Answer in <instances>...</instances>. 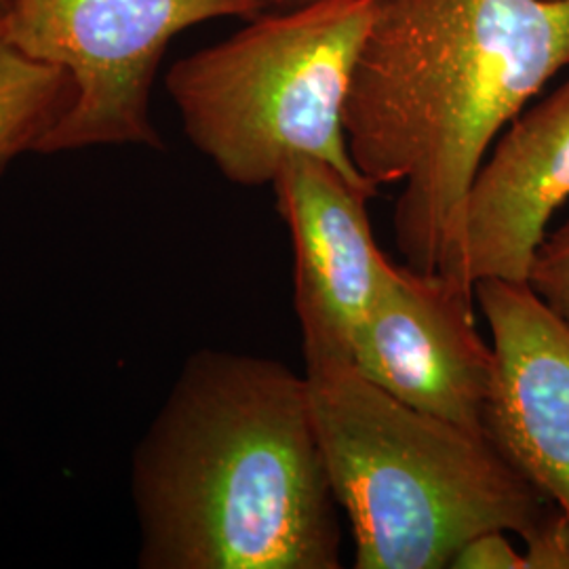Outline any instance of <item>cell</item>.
I'll list each match as a JSON object with an SVG mask.
<instances>
[{
	"label": "cell",
	"mask_w": 569,
	"mask_h": 569,
	"mask_svg": "<svg viewBox=\"0 0 569 569\" xmlns=\"http://www.w3.org/2000/svg\"><path fill=\"white\" fill-rule=\"evenodd\" d=\"M569 68V0H376L345 103L367 180L401 183L406 266L462 274L468 186L498 136Z\"/></svg>",
	"instance_id": "cell-1"
},
{
	"label": "cell",
	"mask_w": 569,
	"mask_h": 569,
	"mask_svg": "<svg viewBox=\"0 0 569 569\" xmlns=\"http://www.w3.org/2000/svg\"><path fill=\"white\" fill-rule=\"evenodd\" d=\"M142 569H340V505L305 376L192 352L131 456Z\"/></svg>",
	"instance_id": "cell-2"
},
{
	"label": "cell",
	"mask_w": 569,
	"mask_h": 569,
	"mask_svg": "<svg viewBox=\"0 0 569 569\" xmlns=\"http://www.w3.org/2000/svg\"><path fill=\"white\" fill-rule=\"evenodd\" d=\"M357 569H448L477 533L521 540L557 509L486 430L422 413L352 366L306 367Z\"/></svg>",
	"instance_id": "cell-3"
},
{
	"label": "cell",
	"mask_w": 569,
	"mask_h": 569,
	"mask_svg": "<svg viewBox=\"0 0 569 569\" xmlns=\"http://www.w3.org/2000/svg\"><path fill=\"white\" fill-rule=\"evenodd\" d=\"M373 2L270 9L176 61L164 84L186 138L237 186H270L289 159L310 157L378 194L345 133L348 84Z\"/></svg>",
	"instance_id": "cell-4"
},
{
	"label": "cell",
	"mask_w": 569,
	"mask_h": 569,
	"mask_svg": "<svg viewBox=\"0 0 569 569\" xmlns=\"http://www.w3.org/2000/svg\"><path fill=\"white\" fill-rule=\"evenodd\" d=\"M264 11L268 0H9L7 37L28 58L68 72L74 87L37 154L98 146L163 150L150 98L167 44L190 26Z\"/></svg>",
	"instance_id": "cell-5"
},
{
	"label": "cell",
	"mask_w": 569,
	"mask_h": 569,
	"mask_svg": "<svg viewBox=\"0 0 569 569\" xmlns=\"http://www.w3.org/2000/svg\"><path fill=\"white\" fill-rule=\"evenodd\" d=\"M475 291L392 264L352 348V367L397 401L486 430L496 357L475 317Z\"/></svg>",
	"instance_id": "cell-6"
},
{
	"label": "cell",
	"mask_w": 569,
	"mask_h": 569,
	"mask_svg": "<svg viewBox=\"0 0 569 569\" xmlns=\"http://www.w3.org/2000/svg\"><path fill=\"white\" fill-rule=\"evenodd\" d=\"M270 186L293 243L306 367L352 366L357 333L395 264L369 222L376 192L310 157L289 159Z\"/></svg>",
	"instance_id": "cell-7"
},
{
	"label": "cell",
	"mask_w": 569,
	"mask_h": 569,
	"mask_svg": "<svg viewBox=\"0 0 569 569\" xmlns=\"http://www.w3.org/2000/svg\"><path fill=\"white\" fill-rule=\"evenodd\" d=\"M475 300L496 357L486 432L569 517V326L529 283L486 279Z\"/></svg>",
	"instance_id": "cell-8"
},
{
	"label": "cell",
	"mask_w": 569,
	"mask_h": 569,
	"mask_svg": "<svg viewBox=\"0 0 569 569\" xmlns=\"http://www.w3.org/2000/svg\"><path fill=\"white\" fill-rule=\"evenodd\" d=\"M568 201L569 77L509 122L468 186L465 281L528 283L550 220Z\"/></svg>",
	"instance_id": "cell-9"
},
{
	"label": "cell",
	"mask_w": 569,
	"mask_h": 569,
	"mask_svg": "<svg viewBox=\"0 0 569 569\" xmlns=\"http://www.w3.org/2000/svg\"><path fill=\"white\" fill-rule=\"evenodd\" d=\"M74 100V87L58 66L28 58L0 20V176L42 140Z\"/></svg>",
	"instance_id": "cell-10"
},
{
	"label": "cell",
	"mask_w": 569,
	"mask_h": 569,
	"mask_svg": "<svg viewBox=\"0 0 569 569\" xmlns=\"http://www.w3.org/2000/svg\"><path fill=\"white\" fill-rule=\"evenodd\" d=\"M528 283L536 296L569 326V220L545 237Z\"/></svg>",
	"instance_id": "cell-11"
},
{
	"label": "cell",
	"mask_w": 569,
	"mask_h": 569,
	"mask_svg": "<svg viewBox=\"0 0 569 569\" xmlns=\"http://www.w3.org/2000/svg\"><path fill=\"white\" fill-rule=\"evenodd\" d=\"M523 569H569V517L552 510L523 538Z\"/></svg>",
	"instance_id": "cell-12"
},
{
	"label": "cell",
	"mask_w": 569,
	"mask_h": 569,
	"mask_svg": "<svg viewBox=\"0 0 569 569\" xmlns=\"http://www.w3.org/2000/svg\"><path fill=\"white\" fill-rule=\"evenodd\" d=\"M509 531L489 529L470 538L456 552L453 569H523V557L507 538Z\"/></svg>",
	"instance_id": "cell-13"
},
{
	"label": "cell",
	"mask_w": 569,
	"mask_h": 569,
	"mask_svg": "<svg viewBox=\"0 0 569 569\" xmlns=\"http://www.w3.org/2000/svg\"><path fill=\"white\" fill-rule=\"evenodd\" d=\"M315 2H323V0H268V11L277 9H296V7H306V4H315Z\"/></svg>",
	"instance_id": "cell-14"
},
{
	"label": "cell",
	"mask_w": 569,
	"mask_h": 569,
	"mask_svg": "<svg viewBox=\"0 0 569 569\" xmlns=\"http://www.w3.org/2000/svg\"><path fill=\"white\" fill-rule=\"evenodd\" d=\"M7 9H9V0H0V20H4Z\"/></svg>",
	"instance_id": "cell-15"
}]
</instances>
